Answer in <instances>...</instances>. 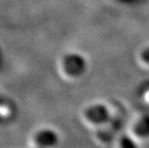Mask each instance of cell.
I'll list each match as a JSON object with an SVG mask.
<instances>
[{"label":"cell","instance_id":"cell-1","mask_svg":"<svg viewBox=\"0 0 149 148\" xmlns=\"http://www.w3.org/2000/svg\"><path fill=\"white\" fill-rule=\"evenodd\" d=\"M63 65H64L65 71L72 77L81 76L87 69V62L85 58L75 53L66 55L64 58Z\"/></svg>","mask_w":149,"mask_h":148},{"label":"cell","instance_id":"cell-2","mask_svg":"<svg viewBox=\"0 0 149 148\" xmlns=\"http://www.w3.org/2000/svg\"><path fill=\"white\" fill-rule=\"evenodd\" d=\"M86 117L88 121L94 124H104L107 123L111 118L109 109L102 104H95L86 110Z\"/></svg>","mask_w":149,"mask_h":148},{"label":"cell","instance_id":"cell-3","mask_svg":"<svg viewBox=\"0 0 149 148\" xmlns=\"http://www.w3.org/2000/svg\"><path fill=\"white\" fill-rule=\"evenodd\" d=\"M59 138L55 132L51 130H44L38 135L37 142L42 148H52L57 145Z\"/></svg>","mask_w":149,"mask_h":148},{"label":"cell","instance_id":"cell-4","mask_svg":"<svg viewBox=\"0 0 149 148\" xmlns=\"http://www.w3.org/2000/svg\"><path fill=\"white\" fill-rule=\"evenodd\" d=\"M135 133L139 137L149 138V115H144L135 125Z\"/></svg>","mask_w":149,"mask_h":148},{"label":"cell","instance_id":"cell-5","mask_svg":"<svg viewBox=\"0 0 149 148\" xmlns=\"http://www.w3.org/2000/svg\"><path fill=\"white\" fill-rule=\"evenodd\" d=\"M119 147L120 148H139L138 144L132 140L131 138L127 136H124L121 138L119 141Z\"/></svg>","mask_w":149,"mask_h":148},{"label":"cell","instance_id":"cell-6","mask_svg":"<svg viewBox=\"0 0 149 148\" xmlns=\"http://www.w3.org/2000/svg\"><path fill=\"white\" fill-rule=\"evenodd\" d=\"M141 59H142V61L149 65V47H147V48H145V49L143 50V51L141 52Z\"/></svg>","mask_w":149,"mask_h":148}]
</instances>
